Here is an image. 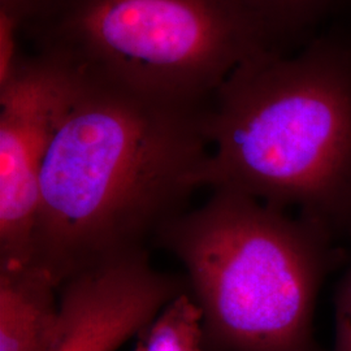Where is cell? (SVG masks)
<instances>
[{
    "mask_svg": "<svg viewBox=\"0 0 351 351\" xmlns=\"http://www.w3.org/2000/svg\"><path fill=\"white\" fill-rule=\"evenodd\" d=\"M208 104L81 77L42 168L30 263L60 289L149 255L203 189Z\"/></svg>",
    "mask_w": 351,
    "mask_h": 351,
    "instance_id": "1",
    "label": "cell"
},
{
    "mask_svg": "<svg viewBox=\"0 0 351 351\" xmlns=\"http://www.w3.org/2000/svg\"><path fill=\"white\" fill-rule=\"evenodd\" d=\"M202 188L233 190L348 239L351 226V43L316 38L267 50L216 90Z\"/></svg>",
    "mask_w": 351,
    "mask_h": 351,
    "instance_id": "2",
    "label": "cell"
},
{
    "mask_svg": "<svg viewBox=\"0 0 351 351\" xmlns=\"http://www.w3.org/2000/svg\"><path fill=\"white\" fill-rule=\"evenodd\" d=\"M155 247L184 267L208 351H319L317 298L349 255L326 228L233 190H213Z\"/></svg>",
    "mask_w": 351,
    "mask_h": 351,
    "instance_id": "3",
    "label": "cell"
},
{
    "mask_svg": "<svg viewBox=\"0 0 351 351\" xmlns=\"http://www.w3.org/2000/svg\"><path fill=\"white\" fill-rule=\"evenodd\" d=\"M24 38L85 80L189 103L277 40L252 0H46Z\"/></svg>",
    "mask_w": 351,
    "mask_h": 351,
    "instance_id": "4",
    "label": "cell"
},
{
    "mask_svg": "<svg viewBox=\"0 0 351 351\" xmlns=\"http://www.w3.org/2000/svg\"><path fill=\"white\" fill-rule=\"evenodd\" d=\"M81 77L34 53L0 86V265L30 263L40 175Z\"/></svg>",
    "mask_w": 351,
    "mask_h": 351,
    "instance_id": "5",
    "label": "cell"
},
{
    "mask_svg": "<svg viewBox=\"0 0 351 351\" xmlns=\"http://www.w3.org/2000/svg\"><path fill=\"white\" fill-rule=\"evenodd\" d=\"M185 277L141 255L81 274L60 288L62 333L52 351H117L186 291Z\"/></svg>",
    "mask_w": 351,
    "mask_h": 351,
    "instance_id": "6",
    "label": "cell"
},
{
    "mask_svg": "<svg viewBox=\"0 0 351 351\" xmlns=\"http://www.w3.org/2000/svg\"><path fill=\"white\" fill-rule=\"evenodd\" d=\"M62 326L60 289L47 274L0 265V351H52Z\"/></svg>",
    "mask_w": 351,
    "mask_h": 351,
    "instance_id": "7",
    "label": "cell"
},
{
    "mask_svg": "<svg viewBox=\"0 0 351 351\" xmlns=\"http://www.w3.org/2000/svg\"><path fill=\"white\" fill-rule=\"evenodd\" d=\"M137 337L136 351H208L201 308L188 290L165 304Z\"/></svg>",
    "mask_w": 351,
    "mask_h": 351,
    "instance_id": "8",
    "label": "cell"
},
{
    "mask_svg": "<svg viewBox=\"0 0 351 351\" xmlns=\"http://www.w3.org/2000/svg\"><path fill=\"white\" fill-rule=\"evenodd\" d=\"M46 0H0V85L21 68L27 55L21 40L29 21Z\"/></svg>",
    "mask_w": 351,
    "mask_h": 351,
    "instance_id": "9",
    "label": "cell"
},
{
    "mask_svg": "<svg viewBox=\"0 0 351 351\" xmlns=\"http://www.w3.org/2000/svg\"><path fill=\"white\" fill-rule=\"evenodd\" d=\"M263 13L277 38L313 20L329 0H252Z\"/></svg>",
    "mask_w": 351,
    "mask_h": 351,
    "instance_id": "10",
    "label": "cell"
},
{
    "mask_svg": "<svg viewBox=\"0 0 351 351\" xmlns=\"http://www.w3.org/2000/svg\"><path fill=\"white\" fill-rule=\"evenodd\" d=\"M332 351H351V252L335 291V342Z\"/></svg>",
    "mask_w": 351,
    "mask_h": 351,
    "instance_id": "11",
    "label": "cell"
},
{
    "mask_svg": "<svg viewBox=\"0 0 351 351\" xmlns=\"http://www.w3.org/2000/svg\"><path fill=\"white\" fill-rule=\"evenodd\" d=\"M348 239L351 242V226H350V230H349V233H348Z\"/></svg>",
    "mask_w": 351,
    "mask_h": 351,
    "instance_id": "12",
    "label": "cell"
}]
</instances>
